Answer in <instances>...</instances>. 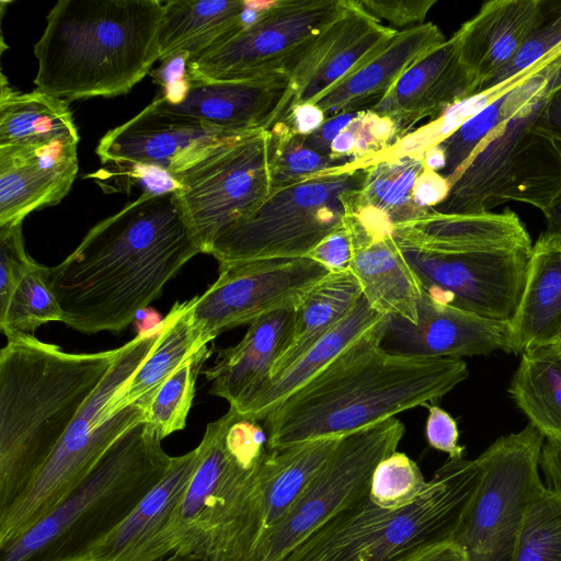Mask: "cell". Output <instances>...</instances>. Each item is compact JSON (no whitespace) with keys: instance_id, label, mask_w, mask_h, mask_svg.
Returning a JSON list of instances; mask_svg holds the SVG:
<instances>
[{"instance_id":"obj_18","label":"cell","mask_w":561,"mask_h":561,"mask_svg":"<svg viewBox=\"0 0 561 561\" xmlns=\"http://www.w3.org/2000/svg\"><path fill=\"white\" fill-rule=\"evenodd\" d=\"M293 84L285 71L230 81H188L152 101L164 112L243 134L270 129L287 113Z\"/></svg>"},{"instance_id":"obj_38","label":"cell","mask_w":561,"mask_h":561,"mask_svg":"<svg viewBox=\"0 0 561 561\" xmlns=\"http://www.w3.org/2000/svg\"><path fill=\"white\" fill-rule=\"evenodd\" d=\"M62 319V309L49 284L48 266L36 262L0 314V329L5 336L33 334L38 327Z\"/></svg>"},{"instance_id":"obj_28","label":"cell","mask_w":561,"mask_h":561,"mask_svg":"<svg viewBox=\"0 0 561 561\" xmlns=\"http://www.w3.org/2000/svg\"><path fill=\"white\" fill-rule=\"evenodd\" d=\"M508 322L515 354L561 339V234L546 230L533 244L523 293Z\"/></svg>"},{"instance_id":"obj_11","label":"cell","mask_w":561,"mask_h":561,"mask_svg":"<svg viewBox=\"0 0 561 561\" xmlns=\"http://www.w3.org/2000/svg\"><path fill=\"white\" fill-rule=\"evenodd\" d=\"M341 438L267 449L250 473L213 502L196 561H251Z\"/></svg>"},{"instance_id":"obj_3","label":"cell","mask_w":561,"mask_h":561,"mask_svg":"<svg viewBox=\"0 0 561 561\" xmlns=\"http://www.w3.org/2000/svg\"><path fill=\"white\" fill-rule=\"evenodd\" d=\"M7 340L0 352V513L36 479L117 354L67 353L33 334Z\"/></svg>"},{"instance_id":"obj_51","label":"cell","mask_w":561,"mask_h":561,"mask_svg":"<svg viewBox=\"0 0 561 561\" xmlns=\"http://www.w3.org/2000/svg\"><path fill=\"white\" fill-rule=\"evenodd\" d=\"M405 561H468L465 550L454 540L433 545Z\"/></svg>"},{"instance_id":"obj_30","label":"cell","mask_w":561,"mask_h":561,"mask_svg":"<svg viewBox=\"0 0 561 561\" xmlns=\"http://www.w3.org/2000/svg\"><path fill=\"white\" fill-rule=\"evenodd\" d=\"M425 169L424 152L381 156L367 167L352 214L366 227L390 233L396 225L431 213L415 201L416 181Z\"/></svg>"},{"instance_id":"obj_25","label":"cell","mask_w":561,"mask_h":561,"mask_svg":"<svg viewBox=\"0 0 561 561\" xmlns=\"http://www.w3.org/2000/svg\"><path fill=\"white\" fill-rule=\"evenodd\" d=\"M446 42L439 27L425 22L402 28L374 57L314 102L325 118L375 106L413 64Z\"/></svg>"},{"instance_id":"obj_15","label":"cell","mask_w":561,"mask_h":561,"mask_svg":"<svg viewBox=\"0 0 561 561\" xmlns=\"http://www.w3.org/2000/svg\"><path fill=\"white\" fill-rule=\"evenodd\" d=\"M345 0L266 2L233 35L186 61L188 81H230L285 71L343 10Z\"/></svg>"},{"instance_id":"obj_16","label":"cell","mask_w":561,"mask_h":561,"mask_svg":"<svg viewBox=\"0 0 561 561\" xmlns=\"http://www.w3.org/2000/svg\"><path fill=\"white\" fill-rule=\"evenodd\" d=\"M330 272L308 257L219 264V275L193 298L192 323L202 348L225 331L296 308Z\"/></svg>"},{"instance_id":"obj_34","label":"cell","mask_w":561,"mask_h":561,"mask_svg":"<svg viewBox=\"0 0 561 561\" xmlns=\"http://www.w3.org/2000/svg\"><path fill=\"white\" fill-rule=\"evenodd\" d=\"M560 67L561 49L540 69L434 145L444 159V168L439 173L450 185L474 150L494 129L514 117L533 100L548 94L549 80Z\"/></svg>"},{"instance_id":"obj_44","label":"cell","mask_w":561,"mask_h":561,"mask_svg":"<svg viewBox=\"0 0 561 561\" xmlns=\"http://www.w3.org/2000/svg\"><path fill=\"white\" fill-rule=\"evenodd\" d=\"M35 263L25 250L22 224L0 227V314Z\"/></svg>"},{"instance_id":"obj_33","label":"cell","mask_w":561,"mask_h":561,"mask_svg":"<svg viewBox=\"0 0 561 561\" xmlns=\"http://www.w3.org/2000/svg\"><path fill=\"white\" fill-rule=\"evenodd\" d=\"M68 103L39 90L22 93L1 79L0 147L79 144Z\"/></svg>"},{"instance_id":"obj_41","label":"cell","mask_w":561,"mask_h":561,"mask_svg":"<svg viewBox=\"0 0 561 561\" xmlns=\"http://www.w3.org/2000/svg\"><path fill=\"white\" fill-rule=\"evenodd\" d=\"M400 138L394 123L371 110L359 114L336 136L331 156L355 163H373Z\"/></svg>"},{"instance_id":"obj_36","label":"cell","mask_w":561,"mask_h":561,"mask_svg":"<svg viewBox=\"0 0 561 561\" xmlns=\"http://www.w3.org/2000/svg\"><path fill=\"white\" fill-rule=\"evenodd\" d=\"M508 392L546 440L561 443V354L553 345L522 354Z\"/></svg>"},{"instance_id":"obj_26","label":"cell","mask_w":561,"mask_h":561,"mask_svg":"<svg viewBox=\"0 0 561 561\" xmlns=\"http://www.w3.org/2000/svg\"><path fill=\"white\" fill-rule=\"evenodd\" d=\"M198 462V448L173 457L162 480L84 561H162L160 545Z\"/></svg>"},{"instance_id":"obj_7","label":"cell","mask_w":561,"mask_h":561,"mask_svg":"<svg viewBox=\"0 0 561 561\" xmlns=\"http://www.w3.org/2000/svg\"><path fill=\"white\" fill-rule=\"evenodd\" d=\"M479 478L478 458H448L409 505L386 510L367 493L279 561H405L425 548L454 540Z\"/></svg>"},{"instance_id":"obj_23","label":"cell","mask_w":561,"mask_h":561,"mask_svg":"<svg viewBox=\"0 0 561 561\" xmlns=\"http://www.w3.org/2000/svg\"><path fill=\"white\" fill-rule=\"evenodd\" d=\"M474 94V84L450 37L408 68L369 110L390 118L400 135L422 119L440 117Z\"/></svg>"},{"instance_id":"obj_49","label":"cell","mask_w":561,"mask_h":561,"mask_svg":"<svg viewBox=\"0 0 561 561\" xmlns=\"http://www.w3.org/2000/svg\"><path fill=\"white\" fill-rule=\"evenodd\" d=\"M324 119L325 116L321 110L312 103H306L291 107L280 121H284L295 131L309 135L318 129Z\"/></svg>"},{"instance_id":"obj_54","label":"cell","mask_w":561,"mask_h":561,"mask_svg":"<svg viewBox=\"0 0 561 561\" xmlns=\"http://www.w3.org/2000/svg\"><path fill=\"white\" fill-rule=\"evenodd\" d=\"M559 90H561V67L553 73V76L549 80L547 88L548 96H550L551 94Z\"/></svg>"},{"instance_id":"obj_6","label":"cell","mask_w":561,"mask_h":561,"mask_svg":"<svg viewBox=\"0 0 561 561\" xmlns=\"http://www.w3.org/2000/svg\"><path fill=\"white\" fill-rule=\"evenodd\" d=\"M146 422L125 432L87 480L0 561H84L162 480L173 457Z\"/></svg>"},{"instance_id":"obj_37","label":"cell","mask_w":561,"mask_h":561,"mask_svg":"<svg viewBox=\"0 0 561 561\" xmlns=\"http://www.w3.org/2000/svg\"><path fill=\"white\" fill-rule=\"evenodd\" d=\"M268 130L273 188L297 184L323 173L357 164L314 150L306 142V135L295 131L284 121H278Z\"/></svg>"},{"instance_id":"obj_10","label":"cell","mask_w":561,"mask_h":561,"mask_svg":"<svg viewBox=\"0 0 561 561\" xmlns=\"http://www.w3.org/2000/svg\"><path fill=\"white\" fill-rule=\"evenodd\" d=\"M369 163H357L297 184L273 188L248 219L211 245L219 264L295 259L345 226Z\"/></svg>"},{"instance_id":"obj_46","label":"cell","mask_w":561,"mask_h":561,"mask_svg":"<svg viewBox=\"0 0 561 561\" xmlns=\"http://www.w3.org/2000/svg\"><path fill=\"white\" fill-rule=\"evenodd\" d=\"M425 436L428 445L448 455L449 459H461L466 447L459 444V431L455 419L436 404H428Z\"/></svg>"},{"instance_id":"obj_19","label":"cell","mask_w":561,"mask_h":561,"mask_svg":"<svg viewBox=\"0 0 561 561\" xmlns=\"http://www.w3.org/2000/svg\"><path fill=\"white\" fill-rule=\"evenodd\" d=\"M381 347L394 355L462 358L512 352L508 321L484 318L437 300L424 289L416 322L387 316Z\"/></svg>"},{"instance_id":"obj_53","label":"cell","mask_w":561,"mask_h":561,"mask_svg":"<svg viewBox=\"0 0 561 561\" xmlns=\"http://www.w3.org/2000/svg\"><path fill=\"white\" fill-rule=\"evenodd\" d=\"M545 218L548 225L547 231L561 234V198Z\"/></svg>"},{"instance_id":"obj_45","label":"cell","mask_w":561,"mask_h":561,"mask_svg":"<svg viewBox=\"0 0 561 561\" xmlns=\"http://www.w3.org/2000/svg\"><path fill=\"white\" fill-rule=\"evenodd\" d=\"M358 3L377 20H385L396 27H411L425 23L435 0H358Z\"/></svg>"},{"instance_id":"obj_50","label":"cell","mask_w":561,"mask_h":561,"mask_svg":"<svg viewBox=\"0 0 561 561\" xmlns=\"http://www.w3.org/2000/svg\"><path fill=\"white\" fill-rule=\"evenodd\" d=\"M540 469L547 485L561 490V443L546 440L540 456Z\"/></svg>"},{"instance_id":"obj_5","label":"cell","mask_w":561,"mask_h":561,"mask_svg":"<svg viewBox=\"0 0 561 561\" xmlns=\"http://www.w3.org/2000/svg\"><path fill=\"white\" fill-rule=\"evenodd\" d=\"M163 2L59 0L34 45L36 89L66 103L128 93L159 59Z\"/></svg>"},{"instance_id":"obj_14","label":"cell","mask_w":561,"mask_h":561,"mask_svg":"<svg viewBox=\"0 0 561 561\" xmlns=\"http://www.w3.org/2000/svg\"><path fill=\"white\" fill-rule=\"evenodd\" d=\"M404 433V424L391 417L342 437L324 466L265 535L251 561L282 560L329 518L366 495L377 465L398 450Z\"/></svg>"},{"instance_id":"obj_8","label":"cell","mask_w":561,"mask_h":561,"mask_svg":"<svg viewBox=\"0 0 561 561\" xmlns=\"http://www.w3.org/2000/svg\"><path fill=\"white\" fill-rule=\"evenodd\" d=\"M161 322L117 348L107 374L79 411L27 490L0 513V550L45 518L93 472L113 444L145 421V410L130 404L116 410L113 398L144 363L160 335Z\"/></svg>"},{"instance_id":"obj_39","label":"cell","mask_w":561,"mask_h":561,"mask_svg":"<svg viewBox=\"0 0 561 561\" xmlns=\"http://www.w3.org/2000/svg\"><path fill=\"white\" fill-rule=\"evenodd\" d=\"M211 354L204 346L187 358L158 389L145 414V421L163 439L186 425L197 376Z\"/></svg>"},{"instance_id":"obj_42","label":"cell","mask_w":561,"mask_h":561,"mask_svg":"<svg viewBox=\"0 0 561 561\" xmlns=\"http://www.w3.org/2000/svg\"><path fill=\"white\" fill-rule=\"evenodd\" d=\"M427 482L417 463L397 450L377 465L368 495L377 506L396 510L412 503Z\"/></svg>"},{"instance_id":"obj_56","label":"cell","mask_w":561,"mask_h":561,"mask_svg":"<svg viewBox=\"0 0 561 561\" xmlns=\"http://www.w3.org/2000/svg\"><path fill=\"white\" fill-rule=\"evenodd\" d=\"M553 346H554V347L557 348V351L561 354V339H560V340H559V342H558L556 345H553Z\"/></svg>"},{"instance_id":"obj_20","label":"cell","mask_w":561,"mask_h":561,"mask_svg":"<svg viewBox=\"0 0 561 561\" xmlns=\"http://www.w3.org/2000/svg\"><path fill=\"white\" fill-rule=\"evenodd\" d=\"M397 32L382 25L358 1L345 0L341 13L287 68L293 84V102L288 111L314 102L374 57Z\"/></svg>"},{"instance_id":"obj_13","label":"cell","mask_w":561,"mask_h":561,"mask_svg":"<svg viewBox=\"0 0 561 561\" xmlns=\"http://www.w3.org/2000/svg\"><path fill=\"white\" fill-rule=\"evenodd\" d=\"M170 178L183 218L208 254L215 241L252 216L273 190L270 130L230 138Z\"/></svg>"},{"instance_id":"obj_29","label":"cell","mask_w":561,"mask_h":561,"mask_svg":"<svg viewBox=\"0 0 561 561\" xmlns=\"http://www.w3.org/2000/svg\"><path fill=\"white\" fill-rule=\"evenodd\" d=\"M253 2L243 0H171L163 3L159 60L186 61L222 43L244 23Z\"/></svg>"},{"instance_id":"obj_48","label":"cell","mask_w":561,"mask_h":561,"mask_svg":"<svg viewBox=\"0 0 561 561\" xmlns=\"http://www.w3.org/2000/svg\"><path fill=\"white\" fill-rule=\"evenodd\" d=\"M360 111L345 112L325 118L318 129L305 136L306 142L314 150L331 156V145L333 140Z\"/></svg>"},{"instance_id":"obj_35","label":"cell","mask_w":561,"mask_h":561,"mask_svg":"<svg viewBox=\"0 0 561 561\" xmlns=\"http://www.w3.org/2000/svg\"><path fill=\"white\" fill-rule=\"evenodd\" d=\"M193 298L176 302L161 321L160 335L144 363L113 398L116 409L147 410L161 385L198 350L192 323Z\"/></svg>"},{"instance_id":"obj_21","label":"cell","mask_w":561,"mask_h":561,"mask_svg":"<svg viewBox=\"0 0 561 561\" xmlns=\"http://www.w3.org/2000/svg\"><path fill=\"white\" fill-rule=\"evenodd\" d=\"M77 150L66 142L0 147V227L61 202L78 173Z\"/></svg>"},{"instance_id":"obj_52","label":"cell","mask_w":561,"mask_h":561,"mask_svg":"<svg viewBox=\"0 0 561 561\" xmlns=\"http://www.w3.org/2000/svg\"><path fill=\"white\" fill-rule=\"evenodd\" d=\"M546 115L552 133L561 140V90L548 98Z\"/></svg>"},{"instance_id":"obj_31","label":"cell","mask_w":561,"mask_h":561,"mask_svg":"<svg viewBox=\"0 0 561 561\" xmlns=\"http://www.w3.org/2000/svg\"><path fill=\"white\" fill-rule=\"evenodd\" d=\"M382 317L362 295L336 327L285 371L267 381L240 414L262 422L289 396L323 370L350 344L375 327Z\"/></svg>"},{"instance_id":"obj_17","label":"cell","mask_w":561,"mask_h":561,"mask_svg":"<svg viewBox=\"0 0 561 561\" xmlns=\"http://www.w3.org/2000/svg\"><path fill=\"white\" fill-rule=\"evenodd\" d=\"M239 135L242 134L161 111L151 102L129 121L110 129L95 151L103 164L154 168L173 175Z\"/></svg>"},{"instance_id":"obj_32","label":"cell","mask_w":561,"mask_h":561,"mask_svg":"<svg viewBox=\"0 0 561 561\" xmlns=\"http://www.w3.org/2000/svg\"><path fill=\"white\" fill-rule=\"evenodd\" d=\"M360 297V287L350 270L330 273L319 282L294 309L289 335L271 369L268 381L336 327Z\"/></svg>"},{"instance_id":"obj_43","label":"cell","mask_w":561,"mask_h":561,"mask_svg":"<svg viewBox=\"0 0 561 561\" xmlns=\"http://www.w3.org/2000/svg\"><path fill=\"white\" fill-rule=\"evenodd\" d=\"M561 47V1H547L539 24L514 59L483 89H489L522 73ZM482 90V91H483Z\"/></svg>"},{"instance_id":"obj_2","label":"cell","mask_w":561,"mask_h":561,"mask_svg":"<svg viewBox=\"0 0 561 561\" xmlns=\"http://www.w3.org/2000/svg\"><path fill=\"white\" fill-rule=\"evenodd\" d=\"M387 316L263 421L268 450L341 438L444 397L469 376L462 358L394 355L380 343Z\"/></svg>"},{"instance_id":"obj_47","label":"cell","mask_w":561,"mask_h":561,"mask_svg":"<svg viewBox=\"0 0 561 561\" xmlns=\"http://www.w3.org/2000/svg\"><path fill=\"white\" fill-rule=\"evenodd\" d=\"M306 257L323 265L330 273L348 271L352 259L350 233L344 226L318 243Z\"/></svg>"},{"instance_id":"obj_12","label":"cell","mask_w":561,"mask_h":561,"mask_svg":"<svg viewBox=\"0 0 561 561\" xmlns=\"http://www.w3.org/2000/svg\"><path fill=\"white\" fill-rule=\"evenodd\" d=\"M543 436L530 424L499 437L481 455L480 478L454 541L468 561H513L525 515L545 488Z\"/></svg>"},{"instance_id":"obj_22","label":"cell","mask_w":561,"mask_h":561,"mask_svg":"<svg viewBox=\"0 0 561 561\" xmlns=\"http://www.w3.org/2000/svg\"><path fill=\"white\" fill-rule=\"evenodd\" d=\"M547 0H492L451 36L476 94L516 56L543 16Z\"/></svg>"},{"instance_id":"obj_40","label":"cell","mask_w":561,"mask_h":561,"mask_svg":"<svg viewBox=\"0 0 561 561\" xmlns=\"http://www.w3.org/2000/svg\"><path fill=\"white\" fill-rule=\"evenodd\" d=\"M513 561H561V490L546 484L530 503Z\"/></svg>"},{"instance_id":"obj_4","label":"cell","mask_w":561,"mask_h":561,"mask_svg":"<svg viewBox=\"0 0 561 561\" xmlns=\"http://www.w3.org/2000/svg\"><path fill=\"white\" fill-rule=\"evenodd\" d=\"M431 296L478 316L510 321L533 249L516 213H431L390 232Z\"/></svg>"},{"instance_id":"obj_9","label":"cell","mask_w":561,"mask_h":561,"mask_svg":"<svg viewBox=\"0 0 561 561\" xmlns=\"http://www.w3.org/2000/svg\"><path fill=\"white\" fill-rule=\"evenodd\" d=\"M548 94L525 105L474 150L434 210L446 214L490 211L518 202L543 216L561 198V140L547 115Z\"/></svg>"},{"instance_id":"obj_55","label":"cell","mask_w":561,"mask_h":561,"mask_svg":"<svg viewBox=\"0 0 561 561\" xmlns=\"http://www.w3.org/2000/svg\"><path fill=\"white\" fill-rule=\"evenodd\" d=\"M162 561H195L187 557L170 556Z\"/></svg>"},{"instance_id":"obj_1","label":"cell","mask_w":561,"mask_h":561,"mask_svg":"<svg viewBox=\"0 0 561 561\" xmlns=\"http://www.w3.org/2000/svg\"><path fill=\"white\" fill-rule=\"evenodd\" d=\"M199 253L173 187L142 193L93 226L72 253L48 267L62 322L85 334L122 332Z\"/></svg>"},{"instance_id":"obj_27","label":"cell","mask_w":561,"mask_h":561,"mask_svg":"<svg viewBox=\"0 0 561 561\" xmlns=\"http://www.w3.org/2000/svg\"><path fill=\"white\" fill-rule=\"evenodd\" d=\"M294 309L264 316L249 325L234 346L220 350L204 375L210 393L225 399L239 413L268 381L271 369L289 335Z\"/></svg>"},{"instance_id":"obj_24","label":"cell","mask_w":561,"mask_h":561,"mask_svg":"<svg viewBox=\"0 0 561 561\" xmlns=\"http://www.w3.org/2000/svg\"><path fill=\"white\" fill-rule=\"evenodd\" d=\"M345 227L352 245L348 270L368 305L381 316L414 324L423 288L391 234L366 227L352 211Z\"/></svg>"}]
</instances>
